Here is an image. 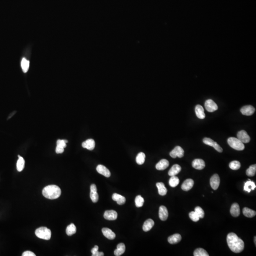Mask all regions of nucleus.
Listing matches in <instances>:
<instances>
[{
    "instance_id": "423d86ee",
    "label": "nucleus",
    "mask_w": 256,
    "mask_h": 256,
    "mask_svg": "<svg viewBox=\"0 0 256 256\" xmlns=\"http://www.w3.org/2000/svg\"><path fill=\"white\" fill-rule=\"evenodd\" d=\"M169 154L173 159H176L177 157L181 158L184 156V150L180 146H177L170 152Z\"/></svg>"
},
{
    "instance_id": "c756f323",
    "label": "nucleus",
    "mask_w": 256,
    "mask_h": 256,
    "mask_svg": "<svg viewBox=\"0 0 256 256\" xmlns=\"http://www.w3.org/2000/svg\"><path fill=\"white\" fill-rule=\"evenodd\" d=\"M76 232V228L74 224H70V225H69L66 228V233L67 235L72 236L75 234Z\"/></svg>"
},
{
    "instance_id": "393cba45",
    "label": "nucleus",
    "mask_w": 256,
    "mask_h": 256,
    "mask_svg": "<svg viewBox=\"0 0 256 256\" xmlns=\"http://www.w3.org/2000/svg\"><path fill=\"white\" fill-rule=\"evenodd\" d=\"M256 186L255 185V184L254 182L250 180V179H249L248 181L246 182L245 183L244 186V190L245 191L248 192V193H250L251 190H254V189L256 188Z\"/></svg>"
},
{
    "instance_id": "39448f33",
    "label": "nucleus",
    "mask_w": 256,
    "mask_h": 256,
    "mask_svg": "<svg viewBox=\"0 0 256 256\" xmlns=\"http://www.w3.org/2000/svg\"><path fill=\"white\" fill-rule=\"evenodd\" d=\"M203 141V142L205 144L213 147L214 148V149L217 150L218 152H219L220 153H221L223 152V149L221 147V146L217 142H215L214 141H213L211 138H204Z\"/></svg>"
},
{
    "instance_id": "b1692460",
    "label": "nucleus",
    "mask_w": 256,
    "mask_h": 256,
    "mask_svg": "<svg viewBox=\"0 0 256 256\" xmlns=\"http://www.w3.org/2000/svg\"><path fill=\"white\" fill-rule=\"evenodd\" d=\"M181 236L179 234H175L168 238V242L171 244H177L181 240Z\"/></svg>"
},
{
    "instance_id": "7ed1b4c3",
    "label": "nucleus",
    "mask_w": 256,
    "mask_h": 256,
    "mask_svg": "<svg viewBox=\"0 0 256 256\" xmlns=\"http://www.w3.org/2000/svg\"><path fill=\"white\" fill-rule=\"evenodd\" d=\"M35 234L37 237L41 239L49 240L51 237V231L49 229L45 227L37 228L35 231Z\"/></svg>"
},
{
    "instance_id": "37998d69",
    "label": "nucleus",
    "mask_w": 256,
    "mask_h": 256,
    "mask_svg": "<svg viewBox=\"0 0 256 256\" xmlns=\"http://www.w3.org/2000/svg\"><path fill=\"white\" fill-rule=\"evenodd\" d=\"M22 256H35L36 255H35V254L34 253L32 252H31V251H25L22 254Z\"/></svg>"
},
{
    "instance_id": "f3484780",
    "label": "nucleus",
    "mask_w": 256,
    "mask_h": 256,
    "mask_svg": "<svg viewBox=\"0 0 256 256\" xmlns=\"http://www.w3.org/2000/svg\"><path fill=\"white\" fill-rule=\"evenodd\" d=\"M169 165V161L166 159H163L156 164V168L158 170H164L167 168Z\"/></svg>"
},
{
    "instance_id": "58836bf2",
    "label": "nucleus",
    "mask_w": 256,
    "mask_h": 256,
    "mask_svg": "<svg viewBox=\"0 0 256 256\" xmlns=\"http://www.w3.org/2000/svg\"><path fill=\"white\" fill-rule=\"evenodd\" d=\"M99 247L98 246L95 245L91 250V252L92 256H104V253L102 252H99Z\"/></svg>"
},
{
    "instance_id": "f704fd0d",
    "label": "nucleus",
    "mask_w": 256,
    "mask_h": 256,
    "mask_svg": "<svg viewBox=\"0 0 256 256\" xmlns=\"http://www.w3.org/2000/svg\"><path fill=\"white\" fill-rule=\"evenodd\" d=\"M179 183V179L176 176L171 177L169 180V184L170 186L172 187H175L177 185H178Z\"/></svg>"
},
{
    "instance_id": "ddd939ff",
    "label": "nucleus",
    "mask_w": 256,
    "mask_h": 256,
    "mask_svg": "<svg viewBox=\"0 0 256 256\" xmlns=\"http://www.w3.org/2000/svg\"><path fill=\"white\" fill-rule=\"evenodd\" d=\"M96 170L99 173L102 175L106 177H109L111 176V172L105 166L99 165L96 167Z\"/></svg>"
},
{
    "instance_id": "473e14b6",
    "label": "nucleus",
    "mask_w": 256,
    "mask_h": 256,
    "mask_svg": "<svg viewBox=\"0 0 256 256\" xmlns=\"http://www.w3.org/2000/svg\"><path fill=\"white\" fill-rule=\"evenodd\" d=\"M256 172V165H251L246 170V175L248 177H252L255 176Z\"/></svg>"
},
{
    "instance_id": "c85d7f7f",
    "label": "nucleus",
    "mask_w": 256,
    "mask_h": 256,
    "mask_svg": "<svg viewBox=\"0 0 256 256\" xmlns=\"http://www.w3.org/2000/svg\"><path fill=\"white\" fill-rule=\"evenodd\" d=\"M243 213L245 216L248 218H252L255 216L256 212L255 211L250 209L247 207L243 208Z\"/></svg>"
},
{
    "instance_id": "2f4dec72",
    "label": "nucleus",
    "mask_w": 256,
    "mask_h": 256,
    "mask_svg": "<svg viewBox=\"0 0 256 256\" xmlns=\"http://www.w3.org/2000/svg\"><path fill=\"white\" fill-rule=\"evenodd\" d=\"M145 154L144 153H139L136 157V162L138 165H142L145 162Z\"/></svg>"
},
{
    "instance_id": "0eeeda50",
    "label": "nucleus",
    "mask_w": 256,
    "mask_h": 256,
    "mask_svg": "<svg viewBox=\"0 0 256 256\" xmlns=\"http://www.w3.org/2000/svg\"><path fill=\"white\" fill-rule=\"evenodd\" d=\"M206 109L210 112H213L217 111L218 108L217 105L214 101L211 99L206 100L204 104Z\"/></svg>"
},
{
    "instance_id": "4c0bfd02",
    "label": "nucleus",
    "mask_w": 256,
    "mask_h": 256,
    "mask_svg": "<svg viewBox=\"0 0 256 256\" xmlns=\"http://www.w3.org/2000/svg\"><path fill=\"white\" fill-rule=\"evenodd\" d=\"M135 202L136 207H142L144 204V200L142 196L139 195L136 196L135 200Z\"/></svg>"
},
{
    "instance_id": "1a4fd4ad",
    "label": "nucleus",
    "mask_w": 256,
    "mask_h": 256,
    "mask_svg": "<svg viewBox=\"0 0 256 256\" xmlns=\"http://www.w3.org/2000/svg\"><path fill=\"white\" fill-rule=\"evenodd\" d=\"M210 183L211 187L213 190H217L219 187L220 183V178L219 175L217 174L213 175L211 178Z\"/></svg>"
},
{
    "instance_id": "5701e85b",
    "label": "nucleus",
    "mask_w": 256,
    "mask_h": 256,
    "mask_svg": "<svg viewBox=\"0 0 256 256\" xmlns=\"http://www.w3.org/2000/svg\"><path fill=\"white\" fill-rule=\"evenodd\" d=\"M181 170V167L180 166L177 164H175L172 166L170 169L168 171V175L170 177L176 176L180 172Z\"/></svg>"
},
{
    "instance_id": "9d476101",
    "label": "nucleus",
    "mask_w": 256,
    "mask_h": 256,
    "mask_svg": "<svg viewBox=\"0 0 256 256\" xmlns=\"http://www.w3.org/2000/svg\"><path fill=\"white\" fill-rule=\"evenodd\" d=\"M90 196L91 199L93 203H96L98 201L99 195L97 192V187L94 184H92L90 186Z\"/></svg>"
},
{
    "instance_id": "a878e982",
    "label": "nucleus",
    "mask_w": 256,
    "mask_h": 256,
    "mask_svg": "<svg viewBox=\"0 0 256 256\" xmlns=\"http://www.w3.org/2000/svg\"><path fill=\"white\" fill-rule=\"evenodd\" d=\"M154 225V221L153 220L151 219H148L146 220L145 223L143 224V231L147 232L148 231H150Z\"/></svg>"
},
{
    "instance_id": "ea45409f",
    "label": "nucleus",
    "mask_w": 256,
    "mask_h": 256,
    "mask_svg": "<svg viewBox=\"0 0 256 256\" xmlns=\"http://www.w3.org/2000/svg\"><path fill=\"white\" fill-rule=\"evenodd\" d=\"M195 212L198 214L200 218H203L204 216V211L203 210L201 207L199 206H197L195 209Z\"/></svg>"
},
{
    "instance_id": "412c9836",
    "label": "nucleus",
    "mask_w": 256,
    "mask_h": 256,
    "mask_svg": "<svg viewBox=\"0 0 256 256\" xmlns=\"http://www.w3.org/2000/svg\"><path fill=\"white\" fill-rule=\"evenodd\" d=\"M195 112L196 116L199 119H203L206 117V114L204 113V109L200 105H198L195 106Z\"/></svg>"
},
{
    "instance_id": "4be33fe9",
    "label": "nucleus",
    "mask_w": 256,
    "mask_h": 256,
    "mask_svg": "<svg viewBox=\"0 0 256 256\" xmlns=\"http://www.w3.org/2000/svg\"><path fill=\"white\" fill-rule=\"evenodd\" d=\"M112 199L114 201H116L117 203L119 205H123L126 202V198L124 196H122L121 195L114 193L112 196Z\"/></svg>"
},
{
    "instance_id": "9b49d317",
    "label": "nucleus",
    "mask_w": 256,
    "mask_h": 256,
    "mask_svg": "<svg viewBox=\"0 0 256 256\" xmlns=\"http://www.w3.org/2000/svg\"><path fill=\"white\" fill-rule=\"evenodd\" d=\"M104 216L106 220L114 221L117 218L118 214L115 211L108 210L105 212Z\"/></svg>"
},
{
    "instance_id": "f257e3e1",
    "label": "nucleus",
    "mask_w": 256,
    "mask_h": 256,
    "mask_svg": "<svg viewBox=\"0 0 256 256\" xmlns=\"http://www.w3.org/2000/svg\"><path fill=\"white\" fill-rule=\"evenodd\" d=\"M227 242L229 247L233 252L238 253L244 250V242L235 233L231 232L228 234L227 236Z\"/></svg>"
},
{
    "instance_id": "cd10ccee",
    "label": "nucleus",
    "mask_w": 256,
    "mask_h": 256,
    "mask_svg": "<svg viewBox=\"0 0 256 256\" xmlns=\"http://www.w3.org/2000/svg\"><path fill=\"white\" fill-rule=\"evenodd\" d=\"M156 186L158 188L159 194L162 195L164 196L167 193V189L165 187V185L162 182H159L156 184Z\"/></svg>"
},
{
    "instance_id": "72a5a7b5",
    "label": "nucleus",
    "mask_w": 256,
    "mask_h": 256,
    "mask_svg": "<svg viewBox=\"0 0 256 256\" xmlns=\"http://www.w3.org/2000/svg\"><path fill=\"white\" fill-rule=\"evenodd\" d=\"M194 255L195 256H209L207 251L204 249L202 248H198L195 250L194 252Z\"/></svg>"
},
{
    "instance_id": "a18cd8bd",
    "label": "nucleus",
    "mask_w": 256,
    "mask_h": 256,
    "mask_svg": "<svg viewBox=\"0 0 256 256\" xmlns=\"http://www.w3.org/2000/svg\"><path fill=\"white\" fill-rule=\"evenodd\" d=\"M256 236H255V237H254V242H255V245H256Z\"/></svg>"
},
{
    "instance_id": "f03ea898",
    "label": "nucleus",
    "mask_w": 256,
    "mask_h": 256,
    "mask_svg": "<svg viewBox=\"0 0 256 256\" xmlns=\"http://www.w3.org/2000/svg\"><path fill=\"white\" fill-rule=\"evenodd\" d=\"M61 190L57 185H49L43 189L42 194L44 197L49 199H55L60 196Z\"/></svg>"
},
{
    "instance_id": "e433bc0d",
    "label": "nucleus",
    "mask_w": 256,
    "mask_h": 256,
    "mask_svg": "<svg viewBox=\"0 0 256 256\" xmlns=\"http://www.w3.org/2000/svg\"><path fill=\"white\" fill-rule=\"evenodd\" d=\"M241 163L239 161H236V160L231 161L229 164V167L233 170H237L239 169L241 167Z\"/></svg>"
},
{
    "instance_id": "aec40b11",
    "label": "nucleus",
    "mask_w": 256,
    "mask_h": 256,
    "mask_svg": "<svg viewBox=\"0 0 256 256\" xmlns=\"http://www.w3.org/2000/svg\"><path fill=\"white\" fill-rule=\"evenodd\" d=\"M102 232L105 237L107 238L108 239H113L115 238V234L110 229L107 228H102Z\"/></svg>"
},
{
    "instance_id": "7c9ffc66",
    "label": "nucleus",
    "mask_w": 256,
    "mask_h": 256,
    "mask_svg": "<svg viewBox=\"0 0 256 256\" xmlns=\"http://www.w3.org/2000/svg\"><path fill=\"white\" fill-rule=\"evenodd\" d=\"M25 166V160L22 156H19L17 162V169L19 172L23 170Z\"/></svg>"
},
{
    "instance_id": "c9c22d12",
    "label": "nucleus",
    "mask_w": 256,
    "mask_h": 256,
    "mask_svg": "<svg viewBox=\"0 0 256 256\" xmlns=\"http://www.w3.org/2000/svg\"><path fill=\"white\" fill-rule=\"evenodd\" d=\"M21 66L23 72L26 73L28 71L30 66V62L25 58H23L21 62Z\"/></svg>"
},
{
    "instance_id": "a19ab883",
    "label": "nucleus",
    "mask_w": 256,
    "mask_h": 256,
    "mask_svg": "<svg viewBox=\"0 0 256 256\" xmlns=\"http://www.w3.org/2000/svg\"><path fill=\"white\" fill-rule=\"evenodd\" d=\"M189 217L193 221L196 222L199 220L200 218L198 214L195 212H191L189 213Z\"/></svg>"
},
{
    "instance_id": "bb28decb",
    "label": "nucleus",
    "mask_w": 256,
    "mask_h": 256,
    "mask_svg": "<svg viewBox=\"0 0 256 256\" xmlns=\"http://www.w3.org/2000/svg\"><path fill=\"white\" fill-rule=\"evenodd\" d=\"M125 251V245L124 243H120L117 246V249L114 250V254L115 256H121L124 253Z\"/></svg>"
},
{
    "instance_id": "c03bdc74",
    "label": "nucleus",
    "mask_w": 256,
    "mask_h": 256,
    "mask_svg": "<svg viewBox=\"0 0 256 256\" xmlns=\"http://www.w3.org/2000/svg\"><path fill=\"white\" fill-rule=\"evenodd\" d=\"M64 148L58 147V146H57V147H56V152L57 153V154H61V153L64 152Z\"/></svg>"
},
{
    "instance_id": "2eb2a0df",
    "label": "nucleus",
    "mask_w": 256,
    "mask_h": 256,
    "mask_svg": "<svg viewBox=\"0 0 256 256\" xmlns=\"http://www.w3.org/2000/svg\"><path fill=\"white\" fill-rule=\"evenodd\" d=\"M168 216V211L165 206H162L159 209V217L160 220L165 221L167 220Z\"/></svg>"
},
{
    "instance_id": "4468645a",
    "label": "nucleus",
    "mask_w": 256,
    "mask_h": 256,
    "mask_svg": "<svg viewBox=\"0 0 256 256\" xmlns=\"http://www.w3.org/2000/svg\"><path fill=\"white\" fill-rule=\"evenodd\" d=\"M193 167L197 170H202L206 167V164L202 159H195L192 162Z\"/></svg>"
},
{
    "instance_id": "20e7f679",
    "label": "nucleus",
    "mask_w": 256,
    "mask_h": 256,
    "mask_svg": "<svg viewBox=\"0 0 256 256\" xmlns=\"http://www.w3.org/2000/svg\"><path fill=\"white\" fill-rule=\"evenodd\" d=\"M228 143L231 148L238 151L244 150L245 146L244 143L239 141L238 138L234 137H230L228 139Z\"/></svg>"
},
{
    "instance_id": "f8f14e48",
    "label": "nucleus",
    "mask_w": 256,
    "mask_h": 256,
    "mask_svg": "<svg viewBox=\"0 0 256 256\" xmlns=\"http://www.w3.org/2000/svg\"><path fill=\"white\" fill-rule=\"evenodd\" d=\"M255 111V109L253 106L251 105H246L242 107L241 112L244 115L250 116L254 114Z\"/></svg>"
},
{
    "instance_id": "a211bd4d",
    "label": "nucleus",
    "mask_w": 256,
    "mask_h": 256,
    "mask_svg": "<svg viewBox=\"0 0 256 256\" xmlns=\"http://www.w3.org/2000/svg\"><path fill=\"white\" fill-rule=\"evenodd\" d=\"M82 147L89 150H93L95 148V141L93 139H88L82 143Z\"/></svg>"
},
{
    "instance_id": "6ab92c4d",
    "label": "nucleus",
    "mask_w": 256,
    "mask_h": 256,
    "mask_svg": "<svg viewBox=\"0 0 256 256\" xmlns=\"http://www.w3.org/2000/svg\"><path fill=\"white\" fill-rule=\"evenodd\" d=\"M230 213L231 215L234 217H237L240 214V208L237 203H234L231 206Z\"/></svg>"
},
{
    "instance_id": "6e6552de",
    "label": "nucleus",
    "mask_w": 256,
    "mask_h": 256,
    "mask_svg": "<svg viewBox=\"0 0 256 256\" xmlns=\"http://www.w3.org/2000/svg\"><path fill=\"white\" fill-rule=\"evenodd\" d=\"M237 138L243 143H249L250 141V137L249 136L247 132L244 130H242L238 132L237 133Z\"/></svg>"
},
{
    "instance_id": "dca6fc26",
    "label": "nucleus",
    "mask_w": 256,
    "mask_h": 256,
    "mask_svg": "<svg viewBox=\"0 0 256 256\" xmlns=\"http://www.w3.org/2000/svg\"><path fill=\"white\" fill-rule=\"evenodd\" d=\"M194 181L193 179H187L184 182L181 186L182 190L185 191H188L192 188L194 186Z\"/></svg>"
},
{
    "instance_id": "79ce46f5",
    "label": "nucleus",
    "mask_w": 256,
    "mask_h": 256,
    "mask_svg": "<svg viewBox=\"0 0 256 256\" xmlns=\"http://www.w3.org/2000/svg\"><path fill=\"white\" fill-rule=\"evenodd\" d=\"M67 142H68V141L67 140H58L57 142V146H58V147H61V148L65 149V148H66V143Z\"/></svg>"
}]
</instances>
